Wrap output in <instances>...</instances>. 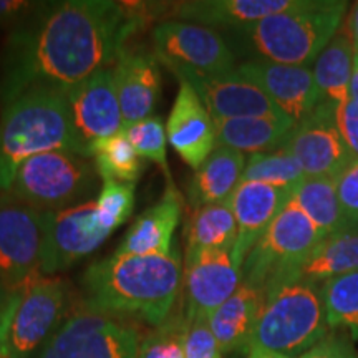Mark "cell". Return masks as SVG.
Listing matches in <instances>:
<instances>
[{"instance_id":"obj_23","label":"cell","mask_w":358,"mask_h":358,"mask_svg":"<svg viewBox=\"0 0 358 358\" xmlns=\"http://www.w3.org/2000/svg\"><path fill=\"white\" fill-rule=\"evenodd\" d=\"M264 302V292L249 282L213 312L209 325L217 340L221 355H249L250 340Z\"/></svg>"},{"instance_id":"obj_44","label":"cell","mask_w":358,"mask_h":358,"mask_svg":"<svg viewBox=\"0 0 358 358\" xmlns=\"http://www.w3.org/2000/svg\"><path fill=\"white\" fill-rule=\"evenodd\" d=\"M245 358H292V357L280 355V353H274V352H252Z\"/></svg>"},{"instance_id":"obj_10","label":"cell","mask_w":358,"mask_h":358,"mask_svg":"<svg viewBox=\"0 0 358 358\" xmlns=\"http://www.w3.org/2000/svg\"><path fill=\"white\" fill-rule=\"evenodd\" d=\"M140 337L136 327L88 310L83 303L52 335L58 358H138Z\"/></svg>"},{"instance_id":"obj_41","label":"cell","mask_w":358,"mask_h":358,"mask_svg":"<svg viewBox=\"0 0 358 358\" xmlns=\"http://www.w3.org/2000/svg\"><path fill=\"white\" fill-rule=\"evenodd\" d=\"M19 299H20V290H15V292L10 295V299L0 307V358L7 357L8 330H10L12 317L17 308V303H19Z\"/></svg>"},{"instance_id":"obj_33","label":"cell","mask_w":358,"mask_h":358,"mask_svg":"<svg viewBox=\"0 0 358 358\" xmlns=\"http://www.w3.org/2000/svg\"><path fill=\"white\" fill-rule=\"evenodd\" d=\"M185 313L179 307L163 324L141 335L138 358H185Z\"/></svg>"},{"instance_id":"obj_4","label":"cell","mask_w":358,"mask_h":358,"mask_svg":"<svg viewBox=\"0 0 358 358\" xmlns=\"http://www.w3.org/2000/svg\"><path fill=\"white\" fill-rule=\"evenodd\" d=\"M347 7L342 0H302L299 7L234 32L262 60L310 69L343 25Z\"/></svg>"},{"instance_id":"obj_3","label":"cell","mask_w":358,"mask_h":358,"mask_svg":"<svg viewBox=\"0 0 358 358\" xmlns=\"http://www.w3.org/2000/svg\"><path fill=\"white\" fill-rule=\"evenodd\" d=\"M57 150L88 158L75 133L65 90H27L0 115V192L10 189L24 161Z\"/></svg>"},{"instance_id":"obj_13","label":"cell","mask_w":358,"mask_h":358,"mask_svg":"<svg viewBox=\"0 0 358 358\" xmlns=\"http://www.w3.org/2000/svg\"><path fill=\"white\" fill-rule=\"evenodd\" d=\"M282 146L299 161L306 178H337L355 161L340 134L337 105L329 100L295 123Z\"/></svg>"},{"instance_id":"obj_27","label":"cell","mask_w":358,"mask_h":358,"mask_svg":"<svg viewBox=\"0 0 358 358\" xmlns=\"http://www.w3.org/2000/svg\"><path fill=\"white\" fill-rule=\"evenodd\" d=\"M186 232L185 261H189L204 250L234 249L237 224L229 201L196 209L187 224Z\"/></svg>"},{"instance_id":"obj_45","label":"cell","mask_w":358,"mask_h":358,"mask_svg":"<svg viewBox=\"0 0 358 358\" xmlns=\"http://www.w3.org/2000/svg\"><path fill=\"white\" fill-rule=\"evenodd\" d=\"M15 292V290H12V289H8V287H6V285H2L0 284V307L3 306V303H6L8 299H10V295Z\"/></svg>"},{"instance_id":"obj_21","label":"cell","mask_w":358,"mask_h":358,"mask_svg":"<svg viewBox=\"0 0 358 358\" xmlns=\"http://www.w3.org/2000/svg\"><path fill=\"white\" fill-rule=\"evenodd\" d=\"M302 0H191L168 3L173 20L224 29H243L259 20L301 6Z\"/></svg>"},{"instance_id":"obj_39","label":"cell","mask_w":358,"mask_h":358,"mask_svg":"<svg viewBox=\"0 0 358 358\" xmlns=\"http://www.w3.org/2000/svg\"><path fill=\"white\" fill-rule=\"evenodd\" d=\"M337 124L348 151L358 161V106L352 100L337 105Z\"/></svg>"},{"instance_id":"obj_20","label":"cell","mask_w":358,"mask_h":358,"mask_svg":"<svg viewBox=\"0 0 358 358\" xmlns=\"http://www.w3.org/2000/svg\"><path fill=\"white\" fill-rule=\"evenodd\" d=\"M123 129L153 116L161 95L159 62L146 50L124 52L113 65Z\"/></svg>"},{"instance_id":"obj_29","label":"cell","mask_w":358,"mask_h":358,"mask_svg":"<svg viewBox=\"0 0 358 358\" xmlns=\"http://www.w3.org/2000/svg\"><path fill=\"white\" fill-rule=\"evenodd\" d=\"M353 53V45L342 25L315 60L313 78L317 87L325 100L335 105H343L350 100Z\"/></svg>"},{"instance_id":"obj_18","label":"cell","mask_w":358,"mask_h":358,"mask_svg":"<svg viewBox=\"0 0 358 358\" xmlns=\"http://www.w3.org/2000/svg\"><path fill=\"white\" fill-rule=\"evenodd\" d=\"M290 198H292L290 187L241 181L229 199L237 224V239L232 249V261L237 267L243 268L245 257Z\"/></svg>"},{"instance_id":"obj_7","label":"cell","mask_w":358,"mask_h":358,"mask_svg":"<svg viewBox=\"0 0 358 358\" xmlns=\"http://www.w3.org/2000/svg\"><path fill=\"white\" fill-rule=\"evenodd\" d=\"M324 237L292 198L282 209L243 266V282L264 294L280 282L294 279Z\"/></svg>"},{"instance_id":"obj_30","label":"cell","mask_w":358,"mask_h":358,"mask_svg":"<svg viewBox=\"0 0 358 358\" xmlns=\"http://www.w3.org/2000/svg\"><path fill=\"white\" fill-rule=\"evenodd\" d=\"M88 158L93 159V166L103 181L127 185H134L146 166L145 159L134 151L124 129L92 143L88 146Z\"/></svg>"},{"instance_id":"obj_15","label":"cell","mask_w":358,"mask_h":358,"mask_svg":"<svg viewBox=\"0 0 358 358\" xmlns=\"http://www.w3.org/2000/svg\"><path fill=\"white\" fill-rule=\"evenodd\" d=\"M179 80L187 82L198 93L213 120L244 116H285L257 85L237 71L203 73L189 69L173 70Z\"/></svg>"},{"instance_id":"obj_2","label":"cell","mask_w":358,"mask_h":358,"mask_svg":"<svg viewBox=\"0 0 358 358\" xmlns=\"http://www.w3.org/2000/svg\"><path fill=\"white\" fill-rule=\"evenodd\" d=\"M179 249L164 256H111L85 272L83 306L113 319L158 327L176 308L182 289Z\"/></svg>"},{"instance_id":"obj_5","label":"cell","mask_w":358,"mask_h":358,"mask_svg":"<svg viewBox=\"0 0 358 358\" xmlns=\"http://www.w3.org/2000/svg\"><path fill=\"white\" fill-rule=\"evenodd\" d=\"M320 285L294 277L268 289L264 294L249 355L274 352L299 358L332 332Z\"/></svg>"},{"instance_id":"obj_42","label":"cell","mask_w":358,"mask_h":358,"mask_svg":"<svg viewBox=\"0 0 358 358\" xmlns=\"http://www.w3.org/2000/svg\"><path fill=\"white\" fill-rule=\"evenodd\" d=\"M343 29H345L348 38H350L353 50L358 52V2L353 3L347 19L343 20Z\"/></svg>"},{"instance_id":"obj_25","label":"cell","mask_w":358,"mask_h":358,"mask_svg":"<svg viewBox=\"0 0 358 358\" xmlns=\"http://www.w3.org/2000/svg\"><path fill=\"white\" fill-rule=\"evenodd\" d=\"M219 146L239 153H267L277 150L295 127L289 116H244V118L214 120Z\"/></svg>"},{"instance_id":"obj_16","label":"cell","mask_w":358,"mask_h":358,"mask_svg":"<svg viewBox=\"0 0 358 358\" xmlns=\"http://www.w3.org/2000/svg\"><path fill=\"white\" fill-rule=\"evenodd\" d=\"M65 93L75 133L87 150V156L92 143L123 131L113 66L95 71Z\"/></svg>"},{"instance_id":"obj_32","label":"cell","mask_w":358,"mask_h":358,"mask_svg":"<svg viewBox=\"0 0 358 358\" xmlns=\"http://www.w3.org/2000/svg\"><path fill=\"white\" fill-rule=\"evenodd\" d=\"M306 179L301 164L284 146L267 153L250 155L245 161L243 181H256L277 187L294 189Z\"/></svg>"},{"instance_id":"obj_19","label":"cell","mask_w":358,"mask_h":358,"mask_svg":"<svg viewBox=\"0 0 358 358\" xmlns=\"http://www.w3.org/2000/svg\"><path fill=\"white\" fill-rule=\"evenodd\" d=\"M168 143L187 166L198 169L217 146L214 120L198 93L179 80L178 95L166 123Z\"/></svg>"},{"instance_id":"obj_12","label":"cell","mask_w":358,"mask_h":358,"mask_svg":"<svg viewBox=\"0 0 358 358\" xmlns=\"http://www.w3.org/2000/svg\"><path fill=\"white\" fill-rule=\"evenodd\" d=\"M155 55L169 70L189 69L203 73L236 70V57L222 35L208 27L164 20L153 30Z\"/></svg>"},{"instance_id":"obj_36","label":"cell","mask_w":358,"mask_h":358,"mask_svg":"<svg viewBox=\"0 0 358 358\" xmlns=\"http://www.w3.org/2000/svg\"><path fill=\"white\" fill-rule=\"evenodd\" d=\"M185 358H222L209 319H186Z\"/></svg>"},{"instance_id":"obj_9","label":"cell","mask_w":358,"mask_h":358,"mask_svg":"<svg viewBox=\"0 0 358 358\" xmlns=\"http://www.w3.org/2000/svg\"><path fill=\"white\" fill-rule=\"evenodd\" d=\"M96 214L95 199L62 209L42 213V254L40 274L52 275L82 261L108 239Z\"/></svg>"},{"instance_id":"obj_38","label":"cell","mask_w":358,"mask_h":358,"mask_svg":"<svg viewBox=\"0 0 358 358\" xmlns=\"http://www.w3.org/2000/svg\"><path fill=\"white\" fill-rule=\"evenodd\" d=\"M299 358H358L353 340L347 332L332 330L324 340Z\"/></svg>"},{"instance_id":"obj_28","label":"cell","mask_w":358,"mask_h":358,"mask_svg":"<svg viewBox=\"0 0 358 358\" xmlns=\"http://www.w3.org/2000/svg\"><path fill=\"white\" fill-rule=\"evenodd\" d=\"M353 272H358V227L322 241L295 277L322 284Z\"/></svg>"},{"instance_id":"obj_26","label":"cell","mask_w":358,"mask_h":358,"mask_svg":"<svg viewBox=\"0 0 358 358\" xmlns=\"http://www.w3.org/2000/svg\"><path fill=\"white\" fill-rule=\"evenodd\" d=\"M292 201L307 214L324 239L353 229L340 206L335 178H306L292 189Z\"/></svg>"},{"instance_id":"obj_6","label":"cell","mask_w":358,"mask_h":358,"mask_svg":"<svg viewBox=\"0 0 358 358\" xmlns=\"http://www.w3.org/2000/svg\"><path fill=\"white\" fill-rule=\"evenodd\" d=\"M98 173L88 158L71 151H48L20 164L7 194L40 213L62 211L90 201Z\"/></svg>"},{"instance_id":"obj_40","label":"cell","mask_w":358,"mask_h":358,"mask_svg":"<svg viewBox=\"0 0 358 358\" xmlns=\"http://www.w3.org/2000/svg\"><path fill=\"white\" fill-rule=\"evenodd\" d=\"M38 3L25 0H0V27L15 29L38 7Z\"/></svg>"},{"instance_id":"obj_1","label":"cell","mask_w":358,"mask_h":358,"mask_svg":"<svg viewBox=\"0 0 358 358\" xmlns=\"http://www.w3.org/2000/svg\"><path fill=\"white\" fill-rule=\"evenodd\" d=\"M159 7L111 0L40 2L8 35L0 80L2 106L34 87L66 92L113 66L127 40L155 19Z\"/></svg>"},{"instance_id":"obj_43","label":"cell","mask_w":358,"mask_h":358,"mask_svg":"<svg viewBox=\"0 0 358 358\" xmlns=\"http://www.w3.org/2000/svg\"><path fill=\"white\" fill-rule=\"evenodd\" d=\"M350 100L358 106V52L353 53V66L350 78Z\"/></svg>"},{"instance_id":"obj_34","label":"cell","mask_w":358,"mask_h":358,"mask_svg":"<svg viewBox=\"0 0 358 358\" xmlns=\"http://www.w3.org/2000/svg\"><path fill=\"white\" fill-rule=\"evenodd\" d=\"M129 143H131L134 151L140 155L143 159H150L163 169L169 181H171V174L168 168V153H166V143L168 134L166 127L161 122L159 116H148L141 122L131 124V127L124 128Z\"/></svg>"},{"instance_id":"obj_24","label":"cell","mask_w":358,"mask_h":358,"mask_svg":"<svg viewBox=\"0 0 358 358\" xmlns=\"http://www.w3.org/2000/svg\"><path fill=\"white\" fill-rule=\"evenodd\" d=\"M245 156L227 146H216L208 159L187 182V201L199 209L209 204L226 203L243 181Z\"/></svg>"},{"instance_id":"obj_8","label":"cell","mask_w":358,"mask_h":358,"mask_svg":"<svg viewBox=\"0 0 358 358\" xmlns=\"http://www.w3.org/2000/svg\"><path fill=\"white\" fill-rule=\"evenodd\" d=\"M73 310L69 284L60 277L37 275L20 289L7 337L8 358H32Z\"/></svg>"},{"instance_id":"obj_17","label":"cell","mask_w":358,"mask_h":358,"mask_svg":"<svg viewBox=\"0 0 358 358\" xmlns=\"http://www.w3.org/2000/svg\"><path fill=\"white\" fill-rule=\"evenodd\" d=\"M237 71L257 85L274 101L277 108L295 123L325 101L313 78V71L308 66L284 65L254 58L241 64Z\"/></svg>"},{"instance_id":"obj_31","label":"cell","mask_w":358,"mask_h":358,"mask_svg":"<svg viewBox=\"0 0 358 358\" xmlns=\"http://www.w3.org/2000/svg\"><path fill=\"white\" fill-rule=\"evenodd\" d=\"M320 289L330 330L358 340V272L322 282Z\"/></svg>"},{"instance_id":"obj_46","label":"cell","mask_w":358,"mask_h":358,"mask_svg":"<svg viewBox=\"0 0 358 358\" xmlns=\"http://www.w3.org/2000/svg\"><path fill=\"white\" fill-rule=\"evenodd\" d=\"M3 358H8V357H3Z\"/></svg>"},{"instance_id":"obj_22","label":"cell","mask_w":358,"mask_h":358,"mask_svg":"<svg viewBox=\"0 0 358 358\" xmlns=\"http://www.w3.org/2000/svg\"><path fill=\"white\" fill-rule=\"evenodd\" d=\"M181 211V194L169 182L163 198L143 211L131 224L115 250V256H164L171 252Z\"/></svg>"},{"instance_id":"obj_37","label":"cell","mask_w":358,"mask_h":358,"mask_svg":"<svg viewBox=\"0 0 358 358\" xmlns=\"http://www.w3.org/2000/svg\"><path fill=\"white\" fill-rule=\"evenodd\" d=\"M340 206L353 227H358V161H352L335 178Z\"/></svg>"},{"instance_id":"obj_11","label":"cell","mask_w":358,"mask_h":358,"mask_svg":"<svg viewBox=\"0 0 358 358\" xmlns=\"http://www.w3.org/2000/svg\"><path fill=\"white\" fill-rule=\"evenodd\" d=\"M42 213L10 194L0 196V284L20 290L40 275Z\"/></svg>"},{"instance_id":"obj_14","label":"cell","mask_w":358,"mask_h":358,"mask_svg":"<svg viewBox=\"0 0 358 358\" xmlns=\"http://www.w3.org/2000/svg\"><path fill=\"white\" fill-rule=\"evenodd\" d=\"M243 282V268L232 261V250H204L185 261L182 313L186 319H209Z\"/></svg>"},{"instance_id":"obj_35","label":"cell","mask_w":358,"mask_h":358,"mask_svg":"<svg viewBox=\"0 0 358 358\" xmlns=\"http://www.w3.org/2000/svg\"><path fill=\"white\" fill-rule=\"evenodd\" d=\"M95 204L103 227L108 232H113L131 216L134 208V185L103 181Z\"/></svg>"}]
</instances>
